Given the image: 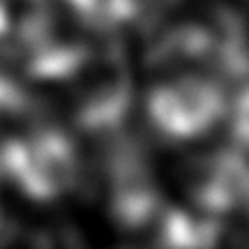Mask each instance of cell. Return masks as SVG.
<instances>
[{"label":"cell","mask_w":249,"mask_h":249,"mask_svg":"<svg viewBox=\"0 0 249 249\" xmlns=\"http://www.w3.org/2000/svg\"><path fill=\"white\" fill-rule=\"evenodd\" d=\"M242 132L249 139V99L245 102V107H242Z\"/></svg>","instance_id":"obj_2"},{"label":"cell","mask_w":249,"mask_h":249,"mask_svg":"<svg viewBox=\"0 0 249 249\" xmlns=\"http://www.w3.org/2000/svg\"><path fill=\"white\" fill-rule=\"evenodd\" d=\"M217 107V95L201 83L161 90L155 97V116L171 132H194L203 127Z\"/></svg>","instance_id":"obj_1"}]
</instances>
